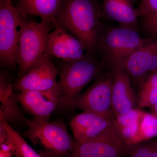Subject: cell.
Listing matches in <instances>:
<instances>
[{
  "mask_svg": "<svg viewBox=\"0 0 157 157\" xmlns=\"http://www.w3.org/2000/svg\"><path fill=\"white\" fill-rule=\"evenodd\" d=\"M101 11L94 0H64L56 18L58 22L93 50L101 36Z\"/></svg>",
  "mask_w": 157,
  "mask_h": 157,
  "instance_id": "1",
  "label": "cell"
},
{
  "mask_svg": "<svg viewBox=\"0 0 157 157\" xmlns=\"http://www.w3.org/2000/svg\"><path fill=\"white\" fill-rule=\"evenodd\" d=\"M104 64L86 56L83 59L65 62L62 66L58 82L59 99L57 108L69 109L80 95L82 90L101 73Z\"/></svg>",
  "mask_w": 157,
  "mask_h": 157,
  "instance_id": "3",
  "label": "cell"
},
{
  "mask_svg": "<svg viewBox=\"0 0 157 157\" xmlns=\"http://www.w3.org/2000/svg\"><path fill=\"white\" fill-rule=\"evenodd\" d=\"M19 103L14 94L13 86L6 76H0V117L9 124L23 119Z\"/></svg>",
  "mask_w": 157,
  "mask_h": 157,
  "instance_id": "16",
  "label": "cell"
},
{
  "mask_svg": "<svg viewBox=\"0 0 157 157\" xmlns=\"http://www.w3.org/2000/svg\"><path fill=\"white\" fill-rule=\"evenodd\" d=\"M157 136V117L151 113L144 112L140 122L138 143L152 140Z\"/></svg>",
  "mask_w": 157,
  "mask_h": 157,
  "instance_id": "21",
  "label": "cell"
},
{
  "mask_svg": "<svg viewBox=\"0 0 157 157\" xmlns=\"http://www.w3.org/2000/svg\"><path fill=\"white\" fill-rule=\"evenodd\" d=\"M64 0H20L17 8L25 15L39 16L53 25Z\"/></svg>",
  "mask_w": 157,
  "mask_h": 157,
  "instance_id": "17",
  "label": "cell"
},
{
  "mask_svg": "<svg viewBox=\"0 0 157 157\" xmlns=\"http://www.w3.org/2000/svg\"><path fill=\"white\" fill-rule=\"evenodd\" d=\"M129 148L117 129L97 140L76 142L69 157H126Z\"/></svg>",
  "mask_w": 157,
  "mask_h": 157,
  "instance_id": "8",
  "label": "cell"
},
{
  "mask_svg": "<svg viewBox=\"0 0 157 157\" xmlns=\"http://www.w3.org/2000/svg\"><path fill=\"white\" fill-rule=\"evenodd\" d=\"M144 113L141 109L135 108L114 117L118 131L129 146L138 144L139 128Z\"/></svg>",
  "mask_w": 157,
  "mask_h": 157,
  "instance_id": "18",
  "label": "cell"
},
{
  "mask_svg": "<svg viewBox=\"0 0 157 157\" xmlns=\"http://www.w3.org/2000/svg\"><path fill=\"white\" fill-rule=\"evenodd\" d=\"M151 143V157H157V139H152Z\"/></svg>",
  "mask_w": 157,
  "mask_h": 157,
  "instance_id": "26",
  "label": "cell"
},
{
  "mask_svg": "<svg viewBox=\"0 0 157 157\" xmlns=\"http://www.w3.org/2000/svg\"><path fill=\"white\" fill-rule=\"evenodd\" d=\"M113 73L111 71L100 76L82 94H80L69 109H81L107 118H114L112 106Z\"/></svg>",
  "mask_w": 157,
  "mask_h": 157,
  "instance_id": "7",
  "label": "cell"
},
{
  "mask_svg": "<svg viewBox=\"0 0 157 157\" xmlns=\"http://www.w3.org/2000/svg\"><path fill=\"white\" fill-rule=\"evenodd\" d=\"M137 9L143 18L157 15V0H141Z\"/></svg>",
  "mask_w": 157,
  "mask_h": 157,
  "instance_id": "24",
  "label": "cell"
},
{
  "mask_svg": "<svg viewBox=\"0 0 157 157\" xmlns=\"http://www.w3.org/2000/svg\"><path fill=\"white\" fill-rule=\"evenodd\" d=\"M151 39H144L137 31L120 26L109 29L101 36L98 45L111 71L123 68L135 51Z\"/></svg>",
  "mask_w": 157,
  "mask_h": 157,
  "instance_id": "4",
  "label": "cell"
},
{
  "mask_svg": "<svg viewBox=\"0 0 157 157\" xmlns=\"http://www.w3.org/2000/svg\"><path fill=\"white\" fill-rule=\"evenodd\" d=\"M0 157H21L6 129L0 123Z\"/></svg>",
  "mask_w": 157,
  "mask_h": 157,
  "instance_id": "22",
  "label": "cell"
},
{
  "mask_svg": "<svg viewBox=\"0 0 157 157\" xmlns=\"http://www.w3.org/2000/svg\"><path fill=\"white\" fill-rule=\"evenodd\" d=\"M123 69L139 84L149 74L157 70V38L151 39L132 53Z\"/></svg>",
  "mask_w": 157,
  "mask_h": 157,
  "instance_id": "13",
  "label": "cell"
},
{
  "mask_svg": "<svg viewBox=\"0 0 157 157\" xmlns=\"http://www.w3.org/2000/svg\"><path fill=\"white\" fill-rule=\"evenodd\" d=\"M26 15L11 0L1 1L0 5V59L4 64L17 63V51L20 36L27 21Z\"/></svg>",
  "mask_w": 157,
  "mask_h": 157,
  "instance_id": "6",
  "label": "cell"
},
{
  "mask_svg": "<svg viewBox=\"0 0 157 157\" xmlns=\"http://www.w3.org/2000/svg\"><path fill=\"white\" fill-rule=\"evenodd\" d=\"M24 133L42 157H69L76 144L61 121L28 120Z\"/></svg>",
  "mask_w": 157,
  "mask_h": 157,
  "instance_id": "2",
  "label": "cell"
},
{
  "mask_svg": "<svg viewBox=\"0 0 157 157\" xmlns=\"http://www.w3.org/2000/svg\"><path fill=\"white\" fill-rule=\"evenodd\" d=\"M152 114L157 117V101L155 104L151 108Z\"/></svg>",
  "mask_w": 157,
  "mask_h": 157,
  "instance_id": "27",
  "label": "cell"
},
{
  "mask_svg": "<svg viewBox=\"0 0 157 157\" xmlns=\"http://www.w3.org/2000/svg\"><path fill=\"white\" fill-rule=\"evenodd\" d=\"M102 11L105 16L120 26L138 31L137 9L133 0H102Z\"/></svg>",
  "mask_w": 157,
  "mask_h": 157,
  "instance_id": "15",
  "label": "cell"
},
{
  "mask_svg": "<svg viewBox=\"0 0 157 157\" xmlns=\"http://www.w3.org/2000/svg\"><path fill=\"white\" fill-rule=\"evenodd\" d=\"M59 95V86L48 90L19 92L16 97L20 104L33 116L34 120L48 121L58 106Z\"/></svg>",
  "mask_w": 157,
  "mask_h": 157,
  "instance_id": "12",
  "label": "cell"
},
{
  "mask_svg": "<svg viewBox=\"0 0 157 157\" xmlns=\"http://www.w3.org/2000/svg\"><path fill=\"white\" fill-rule=\"evenodd\" d=\"M143 18L144 27L146 33L153 38H157V15Z\"/></svg>",
  "mask_w": 157,
  "mask_h": 157,
  "instance_id": "25",
  "label": "cell"
},
{
  "mask_svg": "<svg viewBox=\"0 0 157 157\" xmlns=\"http://www.w3.org/2000/svg\"><path fill=\"white\" fill-rule=\"evenodd\" d=\"M157 101V70L149 74L139 84L137 103L139 108H151Z\"/></svg>",
  "mask_w": 157,
  "mask_h": 157,
  "instance_id": "19",
  "label": "cell"
},
{
  "mask_svg": "<svg viewBox=\"0 0 157 157\" xmlns=\"http://www.w3.org/2000/svg\"><path fill=\"white\" fill-rule=\"evenodd\" d=\"M70 126L74 139L79 143L102 138L117 129L114 118H107L85 112L74 116Z\"/></svg>",
  "mask_w": 157,
  "mask_h": 157,
  "instance_id": "9",
  "label": "cell"
},
{
  "mask_svg": "<svg viewBox=\"0 0 157 157\" xmlns=\"http://www.w3.org/2000/svg\"><path fill=\"white\" fill-rule=\"evenodd\" d=\"M54 29L48 35L47 51L51 56L71 62L85 57L86 48L82 42L70 33L56 20L53 22Z\"/></svg>",
  "mask_w": 157,
  "mask_h": 157,
  "instance_id": "11",
  "label": "cell"
},
{
  "mask_svg": "<svg viewBox=\"0 0 157 157\" xmlns=\"http://www.w3.org/2000/svg\"><path fill=\"white\" fill-rule=\"evenodd\" d=\"M0 123L5 128L21 157H42L30 146L22 136L12 128L10 125L1 117H0Z\"/></svg>",
  "mask_w": 157,
  "mask_h": 157,
  "instance_id": "20",
  "label": "cell"
},
{
  "mask_svg": "<svg viewBox=\"0 0 157 157\" xmlns=\"http://www.w3.org/2000/svg\"><path fill=\"white\" fill-rule=\"evenodd\" d=\"M49 23L27 21L20 36L17 51V64L20 74L22 76L46 53Z\"/></svg>",
  "mask_w": 157,
  "mask_h": 157,
  "instance_id": "5",
  "label": "cell"
},
{
  "mask_svg": "<svg viewBox=\"0 0 157 157\" xmlns=\"http://www.w3.org/2000/svg\"><path fill=\"white\" fill-rule=\"evenodd\" d=\"M112 106L114 117L135 109L137 98L131 84V78L123 68L112 71Z\"/></svg>",
  "mask_w": 157,
  "mask_h": 157,
  "instance_id": "14",
  "label": "cell"
},
{
  "mask_svg": "<svg viewBox=\"0 0 157 157\" xmlns=\"http://www.w3.org/2000/svg\"><path fill=\"white\" fill-rule=\"evenodd\" d=\"M151 140L130 146L127 157H151Z\"/></svg>",
  "mask_w": 157,
  "mask_h": 157,
  "instance_id": "23",
  "label": "cell"
},
{
  "mask_svg": "<svg viewBox=\"0 0 157 157\" xmlns=\"http://www.w3.org/2000/svg\"><path fill=\"white\" fill-rule=\"evenodd\" d=\"M58 73L50 55L46 53L26 74L21 76L14 90L21 92L52 89L59 86L57 81Z\"/></svg>",
  "mask_w": 157,
  "mask_h": 157,
  "instance_id": "10",
  "label": "cell"
}]
</instances>
